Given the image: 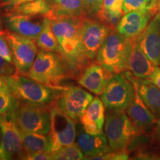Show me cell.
<instances>
[{
  "label": "cell",
  "instance_id": "cell-1",
  "mask_svg": "<svg viewBox=\"0 0 160 160\" xmlns=\"http://www.w3.org/2000/svg\"><path fill=\"white\" fill-rule=\"evenodd\" d=\"M84 17H58L51 13L47 16L57 39L59 54L72 75L81 73L91 62L86 57L82 40Z\"/></svg>",
  "mask_w": 160,
  "mask_h": 160
},
{
  "label": "cell",
  "instance_id": "cell-2",
  "mask_svg": "<svg viewBox=\"0 0 160 160\" xmlns=\"http://www.w3.org/2000/svg\"><path fill=\"white\" fill-rule=\"evenodd\" d=\"M135 39L113 30L98 51L96 62L113 74L128 71L129 56Z\"/></svg>",
  "mask_w": 160,
  "mask_h": 160
},
{
  "label": "cell",
  "instance_id": "cell-3",
  "mask_svg": "<svg viewBox=\"0 0 160 160\" xmlns=\"http://www.w3.org/2000/svg\"><path fill=\"white\" fill-rule=\"evenodd\" d=\"M11 93L20 101L49 106L57 99L61 90L44 85L25 75L16 73L3 77Z\"/></svg>",
  "mask_w": 160,
  "mask_h": 160
},
{
  "label": "cell",
  "instance_id": "cell-4",
  "mask_svg": "<svg viewBox=\"0 0 160 160\" xmlns=\"http://www.w3.org/2000/svg\"><path fill=\"white\" fill-rule=\"evenodd\" d=\"M72 73L58 53L41 50L38 52L27 76L44 85L62 88L61 84Z\"/></svg>",
  "mask_w": 160,
  "mask_h": 160
},
{
  "label": "cell",
  "instance_id": "cell-5",
  "mask_svg": "<svg viewBox=\"0 0 160 160\" xmlns=\"http://www.w3.org/2000/svg\"><path fill=\"white\" fill-rule=\"evenodd\" d=\"M139 131L125 110L108 112L105 121V133L113 151L126 150Z\"/></svg>",
  "mask_w": 160,
  "mask_h": 160
},
{
  "label": "cell",
  "instance_id": "cell-6",
  "mask_svg": "<svg viewBox=\"0 0 160 160\" xmlns=\"http://www.w3.org/2000/svg\"><path fill=\"white\" fill-rule=\"evenodd\" d=\"M18 128L22 131L48 134L51 125L49 106L19 102L11 115Z\"/></svg>",
  "mask_w": 160,
  "mask_h": 160
},
{
  "label": "cell",
  "instance_id": "cell-7",
  "mask_svg": "<svg viewBox=\"0 0 160 160\" xmlns=\"http://www.w3.org/2000/svg\"><path fill=\"white\" fill-rule=\"evenodd\" d=\"M135 95V88L125 73L113 74L101 94V99L108 111L126 110Z\"/></svg>",
  "mask_w": 160,
  "mask_h": 160
},
{
  "label": "cell",
  "instance_id": "cell-8",
  "mask_svg": "<svg viewBox=\"0 0 160 160\" xmlns=\"http://www.w3.org/2000/svg\"><path fill=\"white\" fill-rule=\"evenodd\" d=\"M51 125L48 133L51 142V153L75 142L77 128L75 121L58 107L54 101L49 105Z\"/></svg>",
  "mask_w": 160,
  "mask_h": 160
},
{
  "label": "cell",
  "instance_id": "cell-9",
  "mask_svg": "<svg viewBox=\"0 0 160 160\" xmlns=\"http://www.w3.org/2000/svg\"><path fill=\"white\" fill-rule=\"evenodd\" d=\"M3 31L8 41L17 73L27 75L39 52L36 40L18 34L8 29H4Z\"/></svg>",
  "mask_w": 160,
  "mask_h": 160
},
{
  "label": "cell",
  "instance_id": "cell-10",
  "mask_svg": "<svg viewBox=\"0 0 160 160\" xmlns=\"http://www.w3.org/2000/svg\"><path fill=\"white\" fill-rule=\"evenodd\" d=\"M93 98L82 88L71 86L63 88L55 102L64 113L76 122L80 119Z\"/></svg>",
  "mask_w": 160,
  "mask_h": 160
},
{
  "label": "cell",
  "instance_id": "cell-11",
  "mask_svg": "<svg viewBox=\"0 0 160 160\" xmlns=\"http://www.w3.org/2000/svg\"><path fill=\"white\" fill-rule=\"evenodd\" d=\"M112 31L99 19L88 16L84 17L82 40L86 57L90 62L96 59L98 51Z\"/></svg>",
  "mask_w": 160,
  "mask_h": 160
},
{
  "label": "cell",
  "instance_id": "cell-12",
  "mask_svg": "<svg viewBox=\"0 0 160 160\" xmlns=\"http://www.w3.org/2000/svg\"><path fill=\"white\" fill-rule=\"evenodd\" d=\"M157 13L158 6L128 12L122 16L116 30L126 37L137 39Z\"/></svg>",
  "mask_w": 160,
  "mask_h": 160
},
{
  "label": "cell",
  "instance_id": "cell-13",
  "mask_svg": "<svg viewBox=\"0 0 160 160\" xmlns=\"http://www.w3.org/2000/svg\"><path fill=\"white\" fill-rule=\"evenodd\" d=\"M46 18L42 15L11 13L5 14V23L10 31L36 40L43 28Z\"/></svg>",
  "mask_w": 160,
  "mask_h": 160
},
{
  "label": "cell",
  "instance_id": "cell-14",
  "mask_svg": "<svg viewBox=\"0 0 160 160\" xmlns=\"http://www.w3.org/2000/svg\"><path fill=\"white\" fill-rule=\"evenodd\" d=\"M137 40L152 63L160 66V13L153 17Z\"/></svg>",
  "mask_w": 160,
  "mask_h": 160
},
{
  "label": "cell",
  "instance_id": "cell-15",
  "mask_svg": "<svg viewBox=\"0 0 160 160\" xmlns=\"http://www.w3.org/2000/svg\"><path fill=\"white\" fill-rule=\"evenodd\" d=\"M113 73L96 62L89 63L81 72L77 81L82 87L96 95H101Z\"/></svg>",
  "mask_w": 160,
  "mask_h": 160
},
{
  "label": "cell",
  "instance_id": "cell-16",
  "mask_svg": "<svg viewBox=\"0 0 160 160\" xmlns=\"http://www.w3.org/2000/svg\"><path fill=\"white\" fill-rule=\"evenodd\" d=\"M3 135L4 160L22 159H25L26 152L24 148L19 129L11 118L8 117L2 124Z\"/></svg>",
  "mask_w": 160,
  "mask_h": 160
},
{
  "label": "cell",
  "instance_id": "cell-17",
  "mask_svg": "<svg viewBox=\"0 0 160 160\" xmlns=\"http://www.w3.org/2000/svg\"><path fill=\"white\" fill-rule=\"evenodd\" d=\"M105 112V107L102 99L99 97L93 98L79 119L84 131L92 135L103 133Z\"/></svg>",
  "mask_w": 160,
  "mask_h": 160
},
{
  "label": "cell",
  "instance_id": "cell-18",
  "mask_svg": "<svg viewBox=\"0 0 160 160\" xmlns=\"http://www.w3.org/2000/svg\"><path fill=\"white\" fill-rule=\"evenodd\" d=\"M133 84L135 88V95L133 101L126 108V113L136 128L141 131L142 130L148 129L156 124L157 117L145 105L140 97L134 83L133 82Z\"/></svg>",
  "mask_w": 160,
  "mask_h": 160
},
{
  "label": "cell",
  "instance_id": "cell-19",
  "mask_svg": "<svg viewBox=\"0 0 160 160\" xmlns=\"http://www.w3.org/2000/svg\"><path fill=\"white\" fill-rule=\"evenodd\" d=\"M77 145L85 155V159L101 156L111 152L106 136L104 133L92 135L84 131H79L77 135Z\"/></svg>",
  "mask_w": 160,
  "mask_h": 160
},
{
  "label": "cell",
  "instance_id": "cell-20",
  "mask_svg": "<svg viewBox=\"0 0 160 160\" xmlns=\"http://www.w3.org/2000/svg\"><path fill=\"white\" fill-rule=\"evenodd\" d=\"M125 74L137 87L138 93L148 108L160 119V89L147 79L135 77L130 72Z\"/></svg>",
  "mask_w": 160,
  "mask_h": 160
},
{
  "label": "cell",
  "instance_id": "cell-21",
  "mask_svg": "<svg viewBox=\"0 0 160 160\" xmlns=\"http://www.w3.org/2000/svg\"><path fill=\"white\" fill-rule=\"evenodd\" d=\"M155 67L156 65L152 63L149 58L144 53L136 39L129 56L128 71L135 77L148 79L154 71Z\"/></svg>",
  "mask_w": 160,
  "mask_h": 160
},
{
  "label": "cell",
  "instance_id": "cell-22",
  "mask_svg": "<svg viewBox=\"0 0 160 160\" xmlns=\"http://www.w3.org/2000/svg\"><path fill=\"white\" fill-rule=\"evenodd\" d=\"M50 13L58 17H80L87 16L83 0H52Z\"/></svg>",
  "mask_w": 160,
  "mask_h": 160
},
{
  "label": "cell",
  "instance_id": "cell-23",
  "mask_svg": "<svg viewBox=\"0 0 160 160\" xmlns=\"http://www.w3.org/2000/svg\"><path fill=\"white\" fill-rule=\"evenodd\" d=\"M19 131L27 153L42 151L51 153V142L48 134L25 132L21 130Z\"/></svg>",
  "mask_w": 160,
  "mask_h": 160
},
{
  "label": "cell",
  "instance_id": "cell-24",
  "mask_svg": "<svg viewBox=\"0 0 160 160\" xmlns=\"http://www.w3.org/2000/svg\"><path fill=\"white\" fill-rule=\"evenodd\" d=\"M36 42L38 48H39L41 50L59 53L57 39L52 29L51 22L48 17L46 18L43 28L39 37L36 39Z\"/></svg>",
  "mask_w": 160,
  "mask_h": 160
},
{
  "label": "cell",
  "instance_id": "cell-25",
  "mask_svg": "<svg viewBox=\"0 0 160 160\" xmlns=\"http://www.w3.org/2000/svg\"><path fill=\"white\" fill-rule=\"evenodd\" d=\"M50 12L51 3L45 0H33L18 6L12 13H20L28 15H42L47 17Z\"/></svg>",
  "mask_w": 160,
  "mask_h": 160
},
{
  "label": "cell",
  "instance_id": "cell-26",
  "mask_svg": "<svg viewBox=\"0 0 160 160\" xmlns=\"http://www.w3.org/2000/svg\"><path fill=\"white\" fill-rule=\"evenodd\" d=\"M52 160H80L85 159V155L77 143L65 146L51 153Z\"/></svg>",
  "mask_w": 160,
  "mask_h": 160
},
{
  "label": "cell",
  "instance_id": "cell-27",
  "mask_svg": "<svg viewBox=\"0 0 160 160\" xmlns=\"http://www.w3.org/2000/svg\"><path fill=\"white\" fill-rule=\"evenodd\" d=\"M19 100L11 92L0 91V114L11 118Z\"/></svg>",
  "mask_w": 160,
  "mask_h": 160
},
{
  "label": "cell",
  "instance_id": "cell-28",
  "mask_svg": "<svg viewBox=\"0 0 160 160\" xmlns=\"http://www.w3.org/2000/svg\"><path fill=\"white\" fill-rule=\"evenodd\" d=\"M158 0H123V13L157 6Z\"/></svg>",
  "mask_w": 160,
  "mask_h": 160
},
{
  "label": "cell",
  "instance_id": "cell-29",
  "mask_svg": "<svg viewBox=\"0 0 160 160\" xmlns=\"http://www.w3.org/2000/svg\"><path fill=\"white\" fill-rule=\"evenodd\" d=\"M104 0H83L84 8L87 16L96 17L103 6Z\"/></svg>",
  "mask_w": 160,
  "mask_h": 160
},
{
  "label": "cell",
  "instance_id": "cell-30",
  "mask_svg": "<svg viewBox=\"0 0 160 160\" xmlns=\"http://www.w3.org/2000/svg\"><path fill=\"white\" fill-rule=\"evenodd\" d=\"M122 3L123 0H104L102 8L113 14L124 15Z\"/></svg>",
  "mask_w": 160,
  "mask_h": 160
},
{
  "label": "cell",
  "instance_id": "cell-31",
  "mask_svg": "<svg viewBox=\"0 0 160 160\" xmlns=\"http://www.w3.org/2000/svg\"><path fill=\"white\" fill-rule=\"evenodd\" d=\"M0 56L9 62L13 63L11 48L4 31H0Z\"/></svg>",
  "mask_w": 160,
  "mask_h": 160
},
{
  "label": "cell",
  "instance_id": "cell-32",
  "mask_svg": "<svg viewBox=\"0 0 160 160\" xmlns=\"http://www.w3.org/2000/svg\"><path fill=\"white\" fill-rule=\"evenodd\" d=\"M33 0H0V8L5 12V14L11 13L16 8L28 2Z\"/></svg>",
  "mask_w": 160,
  "mask_h": 160
},
{
  "label": "cell",
  "instance_id": "cell-33",
  "mask_svg": "<svg viewBox=\"0 0 160 160\" xmlns=\"http://www.w3.org/2000/svg\"><path fill=\"white\" fill-rule=\"evenodd\" d=\"M17 72L14 65L12 62H9L0 56V76L7 77L14 74Z\"/></svg>",
  "mask_w": 160,
  "mask_h": 160
},
{
  "label": "cell",
  "instance_id": "cell-34",
  "mask_svg": "<svg viewBox=\"0 0 160 160\" xmlns=\"http://www.w3.org/2000/svg\"><path fill=\"white\" fill-rule=\"evenodd\" d=\"M25 159L28 160H51L52 154L50 152H34V153H27Z\"/></svg>",
  "mask_w": 160,
  "mask_h": 160
},
{
  "label": "cell",
  "instance_id": "cell-35",
  "mask_svg": "<svg viewBox=\"0 0 160 160\" xmlns=\"http://www.w3.org/2000/svg\"><path fill=\"white\" fill-rule=\"evenodd\" d=\"M147 79L160 89V66H156L154 71Z\"/></svg>",
  "mask_w": 160,
  "mask_h": 160
},
{
  "label": "cell",
  "instance_id": "cell-36",
  "mask_svg": "<svg viewBox=\"0 0 160 160\" xmlns=\"http://www.w3.org/2000/svg\"><path fill=\"white\" fill-rule=\"evenodd\" d=\"M0 91H6V92H11L9 87L8 86L7 83L5 82V79H3L2 76H0Z\"/></svg>",
  "mask_w": 160,
  "mask_h": 160
},
{
  "label": "cell",
  "instance_id": "cell-37",
  "mask_svg": "<svg viewBox=\"0 0 160 160\" xmlns=\"http://www.w3.org/2000/svg\"><path fill=\"white\" fill-rule=\"evenodd\" d=\"M0 154L2 156V159H4V146H3V135L2 131L0 129Z\"/></svg>",
  "mask_w": 160,
  "mask_h": 160
},
{
  "label": "cell",
  "instance_id": "cell-38",
  "mask_svg": "<svg viewBox=\"0 0 160 160\" xmlns=\"http://www.w3.org/2000/svg\"><path fill=\"white\" fill-rule=\"evenodd\" d=\"M155 131H156V134H157V137L160 139V119H157V122H156Z\"/></svg>",
  "mask_w": 160,
  "mask_h": 160
},
{
  "label": "cell",
  "instance_id": "cell-39",
  "mask_svg": "<svg viewBox=\"0 0 160 160\" xmlns=\"http://www.w3.org/2000/svg\"><path fill=\"white\" fill-rule=\"evenodd\" d=\"M8 117L7 116H5V115H1L0 114V127H1L2 124V122L5 120L7 119Z\"/></svg>",
  "mask_w": 160,
  "mask_h": 160
},
{
  "label": "cell",
  "instance_id": "cell-40",
  "mask_svg": "<svg viewBox=\"0 0 160 160\" xmlns=\"http://www.w3.org/2000/svg\"><path fill=\"white\" fill-rule=\"evenodd\" d=\"M4 28H3V20H2V16L0 14V31H3Z\"/></svg>",
  "mask_w": 160,
  "mask_h": 160
},
{
  "label": "cell",
  "instance_id": "cell-41",
  "mask_svg": "<svg viewBox=\"0 0 160 160\" xmlns=\"http://www.w3.org/2000/svg\"><path fill=\"white\" fill-rule=\"evenodd\" d=\"M157 6H158V13H160V0H158Z\"/></svg>",
  "mask_w": 160,
  "mask_h": 160
},
{
  "label": "cell",
  "instance_id": "cell-42",
  "mask_svg": "<svg viewBox=\"0 0 160 160\" xmlns=\"http://www.w3.org/2000/svg\"><path fill=\"white\" fill-rule=\"evenodd\" d=\"M0 159H2V156H1V154H0Z\"/></svg>",
  "mask_w": 160,
  "mask_h": 160
},
{
  "label": "cell",
  "instance_id": "cell-43",
  "mask_svg": "<svg viewBox=\"0 0 160 160\" xmlns=\"http://www.w3.org/2000/svg\"></svg>",
  "mask_w": 160,
  "mask_h": 160
}]
</instances>
